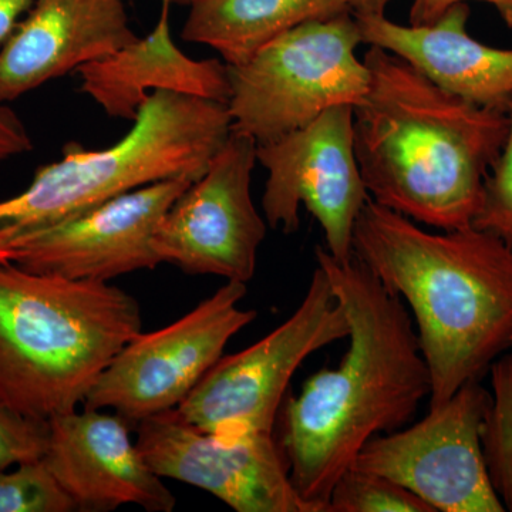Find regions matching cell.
Listing matches in <instances>:
<instances>
[{
    "instance_id": "4316f807",
    "label": "cell",
    "mask_w": 512,
    "mask_h": 512,
    "mask_svg": "<svg viewBox=\"0 0 512 512\" xmlns=\"http://www.w3.org/2000/svg\"><path fill=\"white\" fill-rule=\"evenodd\" d=\"M350 10L355 16L384 15L393 0H349Z\"/></svg>"
},
{
    "instance_id": "5bb4252c",
    "label": "cell",
    "mask_w": 512,
    "mask_h": 512,
    "mask_svg": "<svg viewBox=\"0 0 512 512\" xmlns=\"http://www.w3.org/2000/svg\"><path fill=\"white\" fill-rule=\"evenodd\" d=\"M47 421L42 460L76 511L106 512L128 504L151 512L174 510L173 493L144 460L123 416L84 407Z\"/></svg>"
},
{
    "instance_id": "484cf974",
    "label": "cell",
    "mask_w": 512,
    "mask_h": 512,
    "mask_svg": "<svg viewBox=\"0 0 512 512\" xmlns=\"http://www.w3.org/2000/svg\"><path fill=\"white\" fill-rule=\"evenodd\" d=\"M35 0H0V46L19 25L20 18L29 12Z\"/></svg>"
},
{
    "instance_id": "277c9868",
    "label": "cell",
    "mask_w": 512,
    "mask_h": 512,
    "mask_svg": "<svg viewBox=\"0 0 512 512\" xmlns=\"http://www.w3.org/2000/svg\"><path fill=\"white\" fill-rule=\"evenodd\" d=\"M140 332V306L123 289L0 261V403L15 412L76 410Z\"/></svg>"
},
{
    "instance_id": "3957f363",
    "label": "cell",
    "mask_w": 512,
    "mask_h": 512,
    "mask_svg": "<svg viewBox=\"0 0 512 512\" xmlns=\"http://www.w3.org/2000/svg\"><path fill=\"white\" fill-rule=\"evenodd\" d=\"M352 251L412 311L430 407L480 382L512 348V251L500 238L474 225L429 232L370 198Z\"/></svg>"
},
{
    "instance_id": "5b68a950",
    "label": "cell",
    "mask_w": 512,
    "mask_h": 512,
    "mask_svg": "<svg viewBox=\"0 0 512 512\" xmlns=\"http://www.w3.org/2000/svg\"><path fill=\"white\" fill-rule=\"evenodd\" d=\"M231 131L227 104L154 92L114 146L69 144L62 160L40 167L25 191L0 201V252L124 192L171 178L197 181Z\"/></svg>"
},
{
    "instance_id": "6da1fadb",
    "label": "cell",
    "mask_w": 512,
    "mask_h": 512,
    "mask_svg": "<svg viewBox=\"0 0 512 512\" xmlns=\"http://www.w3.org/2000/svg\"><path fill=\"white\" fill-rule=\"evenodd\" d=\"M349 322V349L333 369L315 373L282 409L279 447L303 500L320 512L363 446L402 429L430 396L429 366L410 313L355 255L338 261L316 248Z\"/></svg>"
},
{
    "instance_id": "30bf717a",
    "label": "cell",
    "mask_w": 512,
    "mask_h": 512,
    "mask_svg": "<svg viewBox=\"0 0 512 512\" xmlns=\"http://www.w3.org/2000/svg\"><path fill=\"white\" fill-rule=\"evenodd\" d=\"M268 171L262 208L269 227L298 231L299 208L323 229L338 261L352 258L353 229L370 200L353 143V107L336 106L286 136L256 148Z\"/></svg>"
},
{
    "instance_id": "7402d4cb",
    "label": "cell",
    "mask_w": 512,
    "mask_h": 512,
    "mask_svg": "<svg viewBox=\"0 0 512 512\" xmlns=\"http://www.w3.org/2000/svg\"><path fill=\"white\" fill-rule=\"evenodd\" d=\"M505 113L507 136L485 180L483 202L473 225L500 238L512 251V99Z\"/></svg>"
},
{
    "instance_id": "52a82bcc",
    "label": "cell",
    "mask_w": 512,
    "mask_h": 512,
    "mask_svg": "<svg viewBox=\"0 0 512 512\" xmlns=\"http://www.w3.org/2000/svg\"><path fill=\"white\" fill-rule=\"evenodd\" d=\"M349 330L318 265L296 311L255 345L221 357L175 412L215 436L274 434L296 370L312 353L348 339Z\"/></svg>"
},
{
    "instance_id": "d6986e66",
    "label": "cell",
    "mask_w": 512,
    "mask_h": 512,
    "mask_svg": "<svg viewBox=\"0 0 512 512\" xmlns=\"http://www.w3.org/2000/svg\"><path fill=\"white\" fill-rule=\"evenodd\" d=\"M490 404L483 426L488 473L505 511L512 512V348L491 365Z\"/></svg>"
},
{
    "instance_id": "9a60e30c",
    "label": "cell",
    "mask_w": 512,
    "mask_h": 512,
    "mask_svg": "<svg viewBox=\"0 0 512 512\" xmlns=\"http://www.w3.org/2000/svg\"><path fill=\"white\" fill-rule=\"evenodd\" d=\"M136 39L123 0H35L0 50V101L106 59Z\"/></svg>"
},
{
    "instance_id": "83f0119b",
    "label": "cell",
    "mask_w": 512,
    "mask_h": 512,
    "mask_svg": "<svg viewBox=\"0 0 512 512\" xmlns=\"http://www.w3.org/2000/svg\"><path fill=\"white\" fill-rule=\"evenodd\" d=\"M163 2H167V3H178V5H190V3L192 2V0H163Z\"/></svg>"
},
{
    "instance_id": "44dd1931",
    "label": "cell",
    "mask_w": 512,
    "mask_h": 512,
    "mask_svg": "<svg viewBox=\"0 0 512 512\" xmlns=\"http://www.w3.org/2000/svg\"><path fill=\"white\" fill-rule=\"evenodd\" d=\"M72 498L43 460L0 471V512H72Z\"/></svg>"
},
{
    "instance_id": "ffe728a7",
    "label": "cell",
    "mask_w": 512,
    "mask_h": 512,
    "mask_svg": "<svg viewBox=\"0 0 512 512\" xmlns=\"http://www.w3.org/2000/svg\"><path fill=\"white\" fill-rule=\"evenodd\" d=\"M329 512H436L390 478L349 467L336 481Z\"/></svg>"
},
{
    "instance_id": "ac0fdd59",
    "label": "cell",
    "mask_w": 512,
    "mask_h": 512,
    "mask_svg": "<svg viewBox=\"0 0 512 512\" xmlns=\"http://www.w3.org/2000/svg\"><path fill=\"white\" fill-rule=\"evenodd\" d=\"M190 6L183 39L212 47L228 66L247 62L302 23L352 12L349 0H192Z\"/></svg>"
},
{
    "instance_id": "e0dca14e",
    "label": "cell",
    "mask_w": 512,
    "mask_h": 512,
    "mask_svg": "<svg viewBox=\"0 0 512 512\" xmlns=\"http://www.w3.org/2000/svg\"><path fill=\"white\" fill-rule=\"evenodd\" d=\"M80 92L113 119L136 120L154 92H171L227 104L231 96L228 64L217 59L195 60L175 45L170 3L164 2L156 28L137 37L113 55L77 70Z\"/></svg>"
},
{
    "instance_id": "9c48e42d",
    "label": "cell",
    "mask_w": 512,
    "mask_h": 512,
    "mask_svg": "<svg viewBox=\"0 0 512 512\" xmlns=\"http://www.w3.org/2000/svg\"><path fill=\"white\" fill-rule=\"evenodd\" d=\"M490 392L464 384L419 423L367 441L352 466L390 478L434 511L504 512L483 450Z\"/></svg>"
},
{
    "instance_id": "8992f818",
    "label": "cell",
    "mask_w": 512,
    "mask_h": 512,
    "mask_svg": "<svg viewBox=\"0 0 512 512\" xmlns=\"http://www.w3.org/2000/svg\"><path fill=\"white\" fill-rule=\"evenodd\" d=\"M362 33L352 12L302 23L228 66L232 130L272 143L336 106L365 100L370 74L357 59Z\"/></svg>"
},
{
    "instance_id": "603a6c76",
    "label": "cell",
    "mask_w": 512,
    "mask_h": 512,
    "mask_svg": "<svg viewBox=\"0 0 512 512\" xmlns=\"http://www.w3.org/2000/svg\"><path fill=\"white\" fill-rule=\"evenodd\" d=\"M49 443V421L23 416L0 403V471L42 460Z\"/></svg>"
},
{
    "instance_id": "cb8c5ba5",
    "label": "cell",
    "mask_w": 512,
    "mask_h": 512,
    "mask_svg": "<svg viewBox=\"0 0 512 512\" xmlns=\"http://www.w3.org/2000/svg\"><path fill=\"white\" fill-rule=\"evenodd\" d=\"M471 0H414L410 9V25H433L437 20L458 3H467ZM494 6L505 25L512 29V0H476Z\"/></svg>"
},
{
    "instance_id": "d4e9b609",
    "label": "cell",
    "mask_w": 512,
    "mask_h": 512,
    "mask_svg": "<svg viewBox=\"0 0 512 512\" xmlns=\"http://www.w3.org/2000/svg\"><path fill=\"white\" fill-rule=\"evenodd\" d=\"M32 150V140L16 114L0 107V165L10 157Z\"/></svg>"
},
{
    "instance_id": "2e32d148",
    "label": "cell",
    "mask_w": 512,
    "mask_h": 512,
    "mask_svg": "<svg viewBox=\"0 0 512 512\" xmlns=\"http://www.w3.org/2000/svg\"><path fill=\"white\" fill-rule=\"evenodd\" d=\"M355 18L363 43L403 57L461 99L507 110L512 99V49L485 45L468 33L467 3L454 5L427 26L399 25L384 15Z\"/></svg>"
},
{
    "instance_id": "7a4b0ae2",
    "label": "cell",
    "mask_w": 512,
    "mask_h": 512,
    "mask_svg": "<svg viewBox=\"0 0 512 512\" xmlns=\"http://www.w3.org/2000/svg\"><path fill=\"white\" fill-rule=\"evenodd\" d=\"M363 62L370 84L353 109V143L370 198L440 231L470 227L507 113L441 89L383 47L370 46Z\"/></svg>"
},
{
    "instance_id": "8fae6325",
    "label": "cell",
    "mask_w": 512,
    "mask_h": 512,
    "mask_svg": "<svg viewBox=\"0 0 512 512\" xmlns=\"http://www.w3.org/2000/svg\"><path fill=\"white\" fill-rule=\"evenodd\" d=\"M258 144L231 131L207 171L175 200L153 239L161 264L191 275L248 284L255 275L266 222L252 200Z\"/></svg>"
},
{
    "instance_id": "4fadbf2b",
    "label": "cell",
    "mask_w": 512,
    "mask_h": 512,
    "mask_svg": "<svg viewBox=\"0 0 512 512\" xmlns=\"http://www.w3.org/2000/svg\"><path fill=\"white\" fill-rule=\"evenodd\" d=\"M194 181L171 178L124 192L55 227L18 239L0 252L37 274L109 282L161 264L154 235L171 205Z\"/></svg>"
},
{
    "instance_id": "ba28073f",
    "label": "cell",
    "mask_w": 512,
    "mask_h": 512,
    "mask_svg": "<svg viewBox=\"0 0 512 512\" xmlns=\"http://www.w3.org/2000/svg\"><path fill=\"white\" fill-rule=\"evenodd\" d=\"M247 284L228 281L177 322L138 333L93 384L84 407L138 421L177 409L221 359L229 340L256 318L239 308Z\"/></svg>"
},
{
    "instance_id": "7c38bea8",
    "label": "cell",
    "mask_w": 512,
    "mask_h": 512,
    "mask_svg": "<svg viewBox=\"0 0 512 512\" xmlns=\"http://www.w3.org/2000/svg\"><path fill=\"white\" fill-rule=\"evenodd\" d=\"M137 447L161 478L201 488L237 512H320L296 491L274 434L220 437L175 410L137 423Z\"/></svg>"
}]
</instances>
